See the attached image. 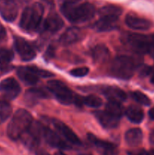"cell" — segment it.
<instances>
[{
  "label": "cell",
  "mask_w": 154,
  "mask_h": 155,
  "mask_svg": "<svg viewBox=\"0 0 154 155\" xmlns=\"http://www.w3.org/2000/svg\"><path fill=\"white\" fill-rule=\"evenodd\" d=\"M60 11L69 22L74 24L90 21L95 15L94 5L86 0H64Z\"/></svg>",
  "instance_id": "obj_1"
},
{
  "label": "cell",
  "mask_w": 154,
  "mask_h": 155,
  "mask_svg": "<svg viewBox=\"0 0 154 155\" xmlns=\"http://www.w3.org/2000/svg\"><path fill=\"white\" fill-rule=\"evenodd\" d=\"M33 122V117L30 112L19 109L15 112L8 126V136L12 140H18L27 133Z\"/></svg>",
  "instance_id": "obj_2"
},
{
  "label": "cell",
  "mask_w": 154,
  "mask_h": 155,
  "mask_svg": "<svg viewBox=\"0 0 154 155\" xmlns=\"http://www.w3.org/2000/svg\"><path fill=\"white\" fill-rule=\"evenodd\" d=\"M43 15L44 7L41 3L36 2L27 6L21 15L20 27L25 31H35L39 28Z\"/></svg>",
  "instance_id": "obj_3"
},
{
  "label": "cell",
  "mask_w": 154,
  "mask_h": 155,
  "mask_svg": "<svg viewBox=\"0 0 154 155\" xmlns=\"http://www.w3.org/2000/svg\"><path fill=\"white\" fill-rule=\"evenodd\" d=\"M47 87L48 90L53 93L57 101L65 105L73 104V103H81V98L77 97L72 90L65 83L60 80H52L47 83Z\"/></svg>",
  "instance_id": "obj_4"
},
{
  "label": "cell",
  "mask_w": 154,
  "mask_h": 155,
  "mask_svg": "<svg viewBox=\"0 0 154 155\" xmlns=\"http://www.w3.org/2000/svg\"><path fill=\"white\" fill-rule=\"evenodd\" d=\"M135 71V64L128 56L116 57L110 65V72L114 77L121 80H129Z\"/></svg>",
  "instance_id": "obj_5"
},
{
  "label": "cell",
  "mask_w": 154,
  "mask_h": 155,
  "mask_svg": "<svg viewBox=\"0 0 154 155\" xmlns=\"http://www.w3.org/2000/svg\"><path fill=\"white\" fill-rule=\"evenodd\" d=\"M18 76L20 80L25 85L33 86L39 82L40 77L42 78H48L54 76L52 73L45 70L39 69L34 66L21 67L17 71Z\"/></svg>",
  "instance_id": "obj_6"
},
{
  "label": "cell",
  "mask_w": 154,
  "mask_h": 155,
  "mask_svg": "<svg viewBox=\"0 0 154 155\" xmlns=\"http://www.w3.org/2000/svg\"><path fill=\"white\" fill-rule=\"evenodd\" d=\"M127 42L131 49L138 54H145L151 51V37L139 33H131L127 38Z\"/></svg>",
  "instance_id": "obj_7"
},
{
  "label": "cell",
  "mask_w": 154,
  "mask_h": 155,
  "mask_svg": "<svg viewBox=\"0 0 154 155\" xmlns=\"http://www.w3.org/2000/svg\"><path fill=\"white\" fill-rule=\"evenodd\" d=\"M14 48L17 52L19 54L22 61H30L36 57V51L33 45L24 38L19 37V36L14 37Z\"/></svg>",
  "instance_id": "obj_8"
},
{
  "label": "cell",
  "mask_w": 154,
  "mask_h": 155,
  "mask_svg": "<svg viewBox=\"0 0 154 155\" xmlns=\"http://www.w3.org/2000/svg\"><path fill=\"white\" fill-rule=\"evenodd\" d=\"M21 86L15 79L12 77L3 80L0 83V92L8 99H14L21 92Z\"/></svg>",
  "instance_id": "obj_9"
},
{
  "label": "cell",
  "mask_w": 154,
  "mask_h": 155,
  "mask_svg": "<svg viewBox=\"0 0 154 155\" xmlns=\"http://www.w3.org/2000/svg\"><path fill=\"white\" fill-rule=\"evenodd\" d=\"M52 124L54 128L57 132L63 136L69 143L75 145H80L82 144L79 138L75 135V133L68 127L66 124L58 120H52Z\"/></svg>",
  "instance_id": "obj_10"
},
{
  "label": "cell",
  "mask_w": 154,
  "mask_h": 155,
  "mask_svg": "<svg viewBox=\"0 0 154 155\" xmlns=\"http://www.w3.org/2000/svg\"><path fill=\"white\" fill-rule=\"evenodd\" d=\"M95 117L98 120L104 128L107 130L115 129L119 126L120 122V118L115 116L113 114L107 111V110H100L95 113Z\"/></svg>",
  "instance_id": "obj_11"
},
{
  "label": "cell",
  "mask_w": 154,
  "mask_h": 155,
  "mask_svg": "<svg viewBox=\"0 0 154 155\" xmlns=\"http://www.w3.org/2000/svg\"><path fill=\"white\" fill-rule=\"evenodd\" d=\"M18 6L12 0H0V15L8 22H12L18 16Z\"/></svg>",
  "instance_id": "obj_12"
},
{
  "label": "cell",
  "mask_w": 154,
  "mask_h": 155,
  "mask_svg": "<svg viewBox=\"0 0 154 155\" xmlns=\"http://www.w3.org/2000/svg\"><path fill=\"white\" fill-rule=\"evenodd\" d=\"M42 136L45 139V142L51 146L54 147V148H61V149H67L69 148V145L57 133H54L52 130H51L48 127H43Z\"/></svg>",
  "instance_id": "obj_13"
},
{
  "label": "cell",
  "mask_w": 154,
  "mask_h": 155,
  "mask_svg": "<svg viewBox=\"0 0 154 155\" xmlns=\"http://www.w3.org/2000/svg\"><path fill=\"white\" fill-rule=\"evenodd\" d=\"M125 24L129 28L137 30H146L152 26V23L147 19L140 18L133 14H128L125 18Z\"/></svg>",
  "instance_id": "obj_14"
},
{
  "label": "cell",
  "mask_w": 154,
  "mask_h": 155,
  "mask_svg": "<svg viewBox=\"0 0 154 155\" xmlns=\"http://www.w3.org/2000/svg\"><path fill=\"white\" fill-rule=\"evenodd\" d=\"M82 32L75 27L68 28L60 36L59 42L63 45H69L79 42L82 38Z\"/></svg>",
  "instance_id": "obj_15"
},
{
  "label": "cell",
  "mask_w": 154,
  "mask_h": 155,
  "mask_svg": "<svg viewBox=\"0 0 154 155\" xmlns=\"http://www.w3.org/2000/svg\"><path fill=\"white\" fill-rule=\"evenodd\" d=\"M44 30L49 33H56L63 27V21L56 12L49 14L43 24Z\"/></svg>",
  "instance_id": "obj_16"
},
{
  "label": "cell",
  "mask_w": 154,
  "mask_h": 155,
  "mask_svg": "<svg viewBox=\"0 0 154 155\" xmlns=\"http://www.w3.org/2000/svg\"><path fill=\"white\" fill-rule=\"evenodd\" d=\"M117 18L113 17H100V19L95 24V29L99 32H107L116 28Z\"/></svg>",
  "instance_id": "obj_17"
},
{
  "label": "cell",
  "mask_w": 154,
  "mask_h": 155,
  "mask_svg": "<svg viewBox=\"0 0 154 155\" xmlns=\"http://www.w3.org/2000/svg\"><path fill=\"white\" fill-rule=\"evenodd\" d=\"M125 142L129 146L136 147L143 140V133L139 128H133L128 130L125 135Z\"/></svg>",
  "instance_id": "obj_18"
},
{
  "label": "cell",
  "mask_w": 154,
  "mask_h": 155,
  "mask_svg": "<svg viewBox=\"0 0 154 155\" xmlns=\"http://www.w3.org/2000/svg\"><path fill=\"white\" fill-rule=\"evenodd\" d=\"M104 95H106L109 101H116L121 103L127 99V95L122 89L117 87H109L104 92Z\"/></svg>",
  "instance_id": "obj_19"
},
{
  "label": "cell",
  "mask_w": 154,
  "mask_h": 155,
  "mask_svg": "<svg viewBox=\"0 0 154 155\" xmlns=\"http://www.w3.org/2000/svg\"><path fill=\"white\" fill-rule=\"evenodd\" d=\"M127 118L133 124H140L144 117L143 111L141 108L134 105L128 106L125 110Z\"/></svg>",
  "instance_id": "obj_20"
},
{
  "label": "cell",
  "mask_w": 154,
  "mask_h": 155,
  "mask_svg": "<svg viewBox=\"0 0 154 155\" xmlns=\"http://www.w3.org/2000/svg\"><path fill=\"white\" fill-rule=\"evenodd\" d=\"M110 51L104 45L100 44L96 45L92 50V57L97 63H103L110 57Z\"/></svg>",
  "instance_id": "obj_21"
},
{
  "label": "cell",
  "mask_w": 154,
  "mask_h": 155,
  "mask_svg": "<svg viewBox=\"0 0 154 155\" xmlns=\"http://www.w3.org/2000/svg\"><path fill=\"white\" fill-rule=\"evenodd\" d=\"M14 58V54L11 51L5 48L0 49V70L6 71L10 68L11 63Z\"/></svg>",
  "instance_id": "obj_22"
},
{
  "label": "cell",
  "mask_w": 154,
  "mask_h": 155,
  "mask_svg": "<svg viewBox=\"0 0 154 155\" xmlns=\"http://www.w3.org/2000/svg\"><path fill=\"white\" fill-rule=\"evenodd\" d=\"M122 13V8L114 5H108L101 8L99 10L100 17H113L117 18L120 16Z\"/></svg>",
  "instance_id": "obj_23"
},
{
  "label": "cell",
  "mask_w": 154,
  "mask_h": 155,
  "mask_svg": "<svg viewBox=\"0 0 154 155\" xmlns=\"http://www.w3.org/2000/svg\"><path fill=\"white\" fill-rule=\"evenodd\" d=\"M87 136L88 140L98 148L105 150H113L115 148V145L113 143H110L109 142H106V141L102 140V139H98L97 136H95L92 133H88Z\"/></svg>",
  "instance_id": "obj_24"
},
{
  "label": "cell",
  "mask_w": 154,
  "mask_h": 155,
  "mask_svg": "<svg viewBox=\"0 0 154 155\" xmlns=\"http://www.w3.org/2000/svg\"><path fill=\"white\" fill-rule=\"evenodd\" d=\"M82 104L88 107L98 108L102 105V100L101 98L95 95H89L81 98Z\"/></svg>",
  "instance_id": "obj_25"
},
{
  "label": "cell",
  "mask_w": 154,
  "mask_h": 155,
  "mask_svg": "<svg viewBox=\"0 0 154 155\" xmlns=\"http://www.w3.org/2000/svg\"><path fill=\"white\" fill-rule=\"evenodd\" d=\"M12 113L11 106L6 101H0V124L5 122Z\"/></svg>",
  "instance_id": "obj_26"
},
{
  "label": "cell",
  "mask_w": 154,
  "mask_h": 155,
  "mask_svg": "<svg viewBox=\"0 0 154 155\" xmlns=\"http://www.w3.org/2000/svg\"><path fill=\"white\" fill-rule=\"evenodd\" d=\"M106 110L119 118H121L122 115V107L121 103L116 101H109L106 104Z\"/></svg>",
  "instance_id": "obj_27"
},
{
  "label": "cell",
  "mask_w": 154,
  "mask_h": 155,
  "mask_svg": "<svg viewBox=\"0 0 154 155\" xmlns=\"http://www.w3.org/2000/svg\"><path fill=\"white\" fill-rule=\"evenodd\" d=\"M131 96H132V98H134L137 102L142 104V105L148 106L150 104L151 101L150 99L148 98L147 95H145L143 92H140V91H134V92H131Z\"/></svg>",
  "instance_id": "obj_28"
},
{
  "label": "cell",
  "mask_w": 154,
  "mask_h": 155,
  "mask_svg": "<svg viewBox=\"0 0 154 155\" xmlns=\"http://www.w3.org/2000/svg\"><path fill=\"white\" fill-rule=\"evenodd\" d=\"M89 73V69L87 67H81V68H74L69 71V74L75 77H85Z\"/></svg>",
  "instance_id": "obj_29"
},
{
  "label": "cell",
  "mask_w": 154,
  "mask_h": 155,
  "mask_svg": "<svg viewBox=\"0 0 154 155\" xmlns=\"http://www.w3.org/2000/svg\"><path fill=\"white\" fill-rule=\"evenodd\" d=\"M29 95L33 96V98H44L48 96V94L42 89H31L27 92Z\"/></svg>",
  "instance_id": "obj_30"
},
{
  "label": "cell",
  "mask_w": 154,
  "mask_h": 155,
  "mask_svg": "<svg viewBox=\"0 0 154 155\" xmlns=\"http://www.w3.org/2000/svg\"><path fill=\"white\" fill-rule=\"evenodd\" d=\"M7 36V33H6L5 28L3 27L2 24L0 23V42L3 41L6 38Z\"/></svg>",
  "instance_id": "obj_31"
},
{
  "label": "cell",
  "mask_w": 154,
  "mask_h": 155,
  "mask_svg": "<svg viewBox=\"0 0 154 155\" xmlns=\"http://www.w3.org/2000/svg\"><path fill=\"white\" fill-rule=\"evenodd\" d=\"M129 155H148V152H146L144 151H134V152L129 153Z\"/></svg>",
  "instance_id": "obj_32"
},
{
  "label": "cell",
  "mask_w": 154,
  "mask_h": 155,
  "mask_svg": "<svg viewBox=\"0 0 154 155\" xmlns=\"http://www.w3.org/2000/svg\"><path fill=\"white\" fill-rule=\"evenodd\" d=\"M149 142L151 145H154V131H152L149 135Z\"/></svg>",
  "instance_id": "obj_33"
},
{
  "label": "cell",
  "mask_w": 154,
  "mask_h": 155,
  "mask_svg": "<svg viewBox=\"0 0 154 155\" xmlns=\"http://www.w3.org/2000/svg\"><path fill=\"white\" fill-rule=\"evenodd\" d=\"M149 116L151 119L154 120V107L149 110Z\"/></svg>",
  "instance_id": "obj_34"
},
{
  "label": "cell",
  "mask_w": 154,
  "mask_h": 155,
  "mask_svg": "<svg viewBox=\"0 0 154 155\" xmlns=\"http://www.w3.org/2000/svg\"><path fill=\"white\" fill-rule=\"evenodd\" d=\"M154 52V35L151 36V51Z\"/></svg>",
  "instance_id": "obj_35"
},
{
  "label": "cell",
  "mask_w": 154,
  "mask_h": 155,
  "mask_svg": "<svg viewBox=\"0 0 154 155\" xmlns=\"http://www.w3.org/2000/svg\"><path fill=\"white\" fill-rule=\"evenodd\" d=\"M36 155H50L49 154H48V153H47L46 151H38V153H37V154Z\"/></svg>",
  "instance_id": "obj_36"
},
{
  "label": "cell",
  "mask_w": 154,
  "mask_h": 155,
  "mask_svg": "<svg viewBox=\"0 0 154 155\" xmlns=\"http://www.w3.org/2000/svg\"><path fill=\"white\" fill-rule=\"evenodd\" d=\"M150 82L152 83V84H154V72L153 74H152V77H151V80H150Z\"/></svg>",
  "instance_id": "obj_37"
},
{
  "label": "cell",
  "mask_w": 154,
  "mask_h": 155,
  "mask_svg": "<svg viewBox=\"0 0 154 155\" xmlns=\"http://www.w3.org/2000/svg\"><path fill=\"white\" fill-rule=\"evenodd\" d=\"M54 155H66L65 154H63V152H61V151H57V152H56Z\"/></svg>",
  "instance_id": "obj_38"
},
{
  "label": "cell",
  "mask_w": 154,
  "mask_h": 155,
  "mask_svg": "<svg viewBox=\"0 0 154 155\" xmlns=\"http://www.w3.org/2000/svg\"><path fill=\"white\" fill-rule=\"evenodd\" d=\"M148 155H154V150H152L149 152H148Z\"/></svg>",
  "instance_id": "obj_39"
},
{
  "label": "cell",
  "mask_w": 154,
  "mask_h": 155,
  "mask_svg": "<svg viewBox=\"0 0 154 155\" xmlns=\"http://www.w3.org/2000/svg\"><path fill=\"white\" fill-rule=\"evenodd\" d=\"M43 1L46 2H48V3H52L53 0H43Z\"/></svg>",
  "instance_id": "obj_40"
},
{
  "label": "cell",
  "mask_w": 154,
  "mask_h": 155,
  "mask_svg": "<svg viewBox=\"0 0 154 155\" xmlns=\"http://www.w3.org/2000/svg\"><path fill=\"white\" fill-rule=\"evenodd\" d=\"M12 1L15 2V1H20V2H24V1H27V0H12Z\"/></svg>",
  "instance_id": "obj_41"
},
{
  "label": "cell",
  "mask_w": 154,
  "mask_h": 155,
  "mask_svg": "<svg viewBox=\"0 0 154 155\" xmlns=\"http://www.w3.org/2000/svg\"><path fill=\"white\" fill-rule=\"evenodd\" d=\"M79 155H91V154H79Z\"/></svg>",
  "instance_id": "obj_42"
}]
</instances>
